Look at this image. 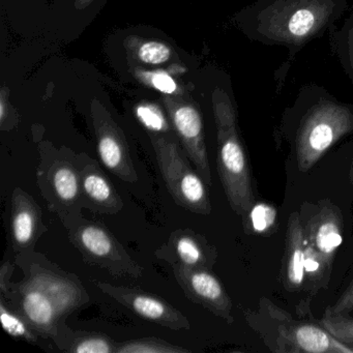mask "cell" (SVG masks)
I'll return each mask as SVG.
<instances>
[{
  "instance_id": "cell-1",
  "label": "cell",
  "mask_w": 353,
  "mask_h": 353,
  "mask_svg": "<svg viewBox=\"0 0 353 353\" xmlns=\"http://www.w3.org/2000/svg\"><path fill=\"white\" fill-rule=\"evenodd\" d=\"M34 256L16 260L26 276L12 283L11 297L5 301L39 336L53 340L59 324L88 305L90 296L77 276Z\"/></svg>"
},
{
  "instance_id": "cell-2",
  "label": "cell",
  "mask_w": 353,
  "mask_h": 353,
  "mask_svg": "<svg viewBox=\"0 0 353 353\" xmlns=\"http://www.w3.org/2000/svg\"><path fill=\"white\" fill-rule=\"evenodd\" d=\"M218 133V172L229 205L245 218L254 205L251 172L237 129L236 112L229 97L216 90L212 96Z\"/></svg>"
},
{
  "instance_id": "cell-3",
  "label": "cell",
  "mask_w": 353,
  "mask_h": 353,
  "mask_svg": "<svg viewBox=\"0 0 353 353\" xmlns=\"http://www.w3.org/2000/svg\"><path fill=\"white\" fill-rule=\"evenodd\" d=\"M37 185L47 208L67 230L84 218L77 154L67 148L41 146Z\"/></svg>"
},
{
  "instance_id": "cell-4",
  "label": "cell",
  "mask_w": 353,
  "mask_h": 353,
  "mask_svg": "<svg viewBox=\"0 0 353 353\" xmlns=\"http://www.w3.org/2000/svg\"><path fill=\"white\" fill-rule=\"evenodd\" d=\"M161 174L167 190L177 205L194 214L208 216L212 212L210 193L181 144L159 134H150Z\"/></svg>"
},
{
  "instance_id": "cell-5",
  "label": "cell",
  "mask_w": 353,
  "mask_h": 353,
  "mask_svg": "<svg viewBox=\"0 0 353 353\" xmlns=\"http://www.w3.org/2000/svg\"><path fill=\"white\" fill-rule=\"evenodd\" d=\"M353 132L350 109L332 102L320 103L305 115L296 136L297 165L307 172L343 136Z\"/></svg>"
},
{
  "instance_id": "cell-6",
  "label": "cell",
  "mask_w": 353,
  "mask_h": 353,
  "mask_svg": "<svg viewBox=\"0 0 353 353\" xmlns=\"http://www.w3.org/2000/svg\"><path fill=\"white\" fill-rule=\"evenodd\" d=\"M68 237L86 263L103 268L117 278L140 279L143 276L144 268L102 223L82 218L68 229Z\"/></svg>"
},
{
  "instance_id": "cell-7",
  "label": "cell",
  "mask_w": 353,
  "mask_h": 353,
  "mask_svg": "<svg viewBox=\"0 0 353 353\" xmlns=\"http://www.w3.org/2000/svg\"><path fill=\"white\" fill-rule=\"evenodd\" d=\"M163 101L183 150L198 174L208 187H210L212 170L199 110L191 101L185 100L181 97H164Z\"/></svg>"
},
{
  "instance_id": "cell-8",
  "label": "cell",
  "mask_w": 353,
  "mask_h": 353,
  "mask_svg": "<svg viewBox=\"0 0 353 353\" xmlns=\"http://www.w3.org/2000/svg\"><path fill=\"white\" fill-rule=\"evenodd\" d=\"M92 121L99 158L102 164L121 181L136 183L137 171L123 130L100 104L94 105Z\"/></svg>"
},
{
  "instance_id": "cell-9",
  "label": "cell",
  "mask_w": 353,
  "mask_h": 353,
  "mask_svg": "<svg viewBox=\"0 0 353 353\" xmlns=\"http://www.w3.org/2000/svg\"><path fill=\"white\" fill-rule=\"evenodd\" d=\"M94 283L103 293L148 321L172 330H191L190 320L179 310L158 295L145 292L141 289L117 286L101 281L94 280Z\"/></svg>"
},
{
  "instance_id": "cell-10",
  "label": "cell",
  "mask_w": 353,
  "mask_h": 353,
  "mask_svg": "<svg viewBox=\"0 0 353 353\" xmlns=\"http://www.w3.org/2000/svg\"><path fill=\"white\" fill-rule=\"evenodd\" d=\"M47 231L38 202L22 188H15L11 199L10 239L16 260L32 257L37 243Z\"/></svg>"
},
{
  "instance_id": "cell-11",
  "label": "cell",
  "mask_w": 353,
  "mask_h": 353,
  "mask_svg": "<svg viewBox=\"0 0 353 353\" xmlns=\"http://www.w3.org/2000/svg\"><path fill=\"white\" fill-rule=\"evenodd\" d=\"M173 274L185 296L206 310L232 323V301L221 281L210 270H197L173 264Z\"/></svg>"
},
{
  "instance_id": "cell-12",
  "label": "cell",
  "mask_w": 353,
  "mask_h": 353,
  "mask_svg": "<svg viewBox=\"0 0 353 353\" xmlns=\"http://www.w3.org/2000/svg\"><path fill=\"white\" fill-rule=\"evenodd\" d=\"M80 190L83 208L94 214H117L123 210V199L98 161L88 154H77Z\"/></svg>"
},
{
  "instance_id": "cell-13",
  "label": "cell",
  "mask_w": 353,
  "mask_h": 353,
  "mask_svg": "<svg viewBox=\"0 0 353 353\" xmlns=\"http://www.w3.org/2000/svg\"><path fill=\"white\" fill-rule=\"evenodd\" d=\"M159 259L169 264H181L197 270H212L216 263V250L203 235L192 229H177L168 241L154 252Z\"/></svg>"
},
{
  "instance_id": "cell-14",
  "label": "cell",
  "mask_w": 353,
  "mask_h": 353,
  "mask_svg": "<svg viewBox=\"0 0 353 353\" xmlns=\"http://www.w3.org/2000/svg\"><path fill=\"white\" fill-rule=\"evenodd\" d=\"M278 332L287 352L353 353V347L336 339L323 326L307 322H282Z\"/></svg>"
},
{
  "instance_id": "cell-15",
  "label": "cell",
  "mask_w": 353,
  "mask_h": 353,
  "mask_svg": "<svg viewBox=\"0 0 353 353\" xmlns=\"http://www.w3.org/2000/svg\"><path fill=\"white\" fill-rule=\"evenodd\" d=\"M326 0H299V3H292L288 13H280L274 21L279 20L276 37L283 40L301 42L315 34L321 28L332 12ZM276 23V22H272Z\"/></svg>"
},
{
  "instance_id": "cell-16",
  "label": "cell",
  "mask_w": 353,
  "mask_h": 353,
  "mask_svg": "<svg viewBox=\"0 0 353 353\" xmlns=\"http://www.w3.org/2000/svg\"><path fill=\"white\" fill-rule=\"evenodd\" d=\"M303 230L305 243L312 245L332 268L334 255L343 241V218L340 210L330 202H324Z\"/></svg>"
},
{
  "instance_id": "cell-17",
  "label": "cell",
  "mask_w": 353,
  "mask_h": 353,
  "mask_svg": "<svg viewBox=\"0 0 353 353\" xmlns=\"http://www.w3.org/2000/svg\"><path fill=\"white\" fill-rule=\"evenodd\" d=\"M305 230L296 212L289 216L282 264V281L285 289L295 292L305 283Z\"/></svg>"
},
{
  "instance_id": "cell-18",
  "label": "cell",
  "mask_w": 353,
  "mask_h": 353,
  "mask_svg": "<svg viewBox=\"0 0 353 353\" xmlns=\"http://www.w3.org/2000/svg\"><path fill=\"white\" fill-rule=\"evenodd\" d=\"M53 342L61 350L72 353H115L117 346L107 334L73 330L65 320L59 324Z\"/></svg>"
},
{
  "instance_id": "cell-19",
  "label": "cell",
  "mask_w": 353,
  "mask_h": 353,
  "mask_svg": "<svg viewBox=\"0 0 353 353\" xmlns=\"http://www.w3.org/2000/svg\"><path fill=\"white\" fill-rule=\"evenodd\" d=\"M189 349L171 344L162 339L148 336L117 343L115 353H189Z\"/></svg>"
},
{
  "instance_id": "cell-20",
  "label": "cell",
  "mask_w": 353,
  "mask_h": 353,
  "mask_svg": "<svg viewBox=\"0 0 353 353\" xmlns=\"http://www.w3.org/2000/svg\"><path fill=\"white\" fill-rule=\"evenodd\" d=\"M0 319L5 332L13 338L36 343L40 336L19 314L10 307L3 296L0 297Z\"/></svg>"
},
{
  "instance_id": "cell-21",
  "label": "cell",
  "mask_w": 353,
  "mask_h": 353,
  "mask_svg": "<svg viewBox=\"0 0 353 353\" xmlns=\"http://www.w3.org/2000/svg\"><path fill=\"white\" fill-rule=\"evenodd\" d=\"M278 212L270 204L254 203L243 221H249L252 230L256 233H268L276 224Z\"/></svg>"
},
{
  "instance_id": "cell-22",
  "label": "cell",
  "mask_w": 353,
  "mask_h": 353,
  "mask_svg": "<svg viewBox=\"0 0 353 353\" xmlns=\"http://www.w3.org/2000/svg\"><path fill=\"white\" fill-rule=\"evenodd\" d=\"M136 115L140 123L150 131V133L165 136L170 130L164 113L159 106L152 103H142L138 105Z\"/></svg>"
},
{
  "instance_id": "cell-23",
  "label": "cell",
  "mask_w": 353,
  "mask_h": 353,
  "mask_svg": "<svg viewBox=\"0 0 353 353\" xmlns=\"http://www.w3.org/2000/svg\"><path fill=\"white\" fill-rule=\"evenodd\" d=\"M332 268L325 260L312 245L305 243V279L314 285H319L323 280H328Z\"/></svg>"
},
{
  "instance_id": "cell-24",
  "label": "cell",
  "mask_w": 353,
  "mask_h": 353,
  "mask_svg": "<svg viewBox=\"0 0 353 353\" xmlns=\"http://www.w3.org/2000/svg\"><path fill=\"white\" fill-rule=\"evenodd\" d=\"M321 325L336 339L353 347V318L348 316L324 314Z\"/></svg>"
},
{
  "instance_id": "cell-25",
  "label": "cell",
  "mask_w": 353,
  "mask_h": 353,
  "mask_svg": "<svg viewBox=\"0 0 353 353\" xmlns=\"http://www.w3.org/2000/svg\"><path fill=\"white\" fill-rule=\"evenodd\" d=\"M137 55L142 63H148V65H161L169 61L171 50L166 44L150 41L140 45Z\"/></svg>"
},
{
  "instance_id": "cell-26",
  "label": "cell",
  "mask_w": 353,
  "mask_h": 353,
  "mask_svg": "<svg viewBox=\"0 0 353 353\" xmlns=\"http://www.w3.org/2000/svg\"><path fill=\"white\" fill-rule=\"evenodd\" d=\"M137 77L144 83L160 90L163 94H172L176 92L177 84L172 77L165 72H137Z\"/></svg>"
},
{
  "instance_id": "cell-27",
  "label": "cell",
  "mask_w": 353,
  "mask_h": 353,
  "mask_svg": "<svg viewBox=\"0 0 353 353\" xmlns=\"http://www.w3.org/2000/svg\"><path fill=\"white\" fill-rule=\"evenodd\" d=\"M351 311H353V281L336 303L326 310V313L332 315L346 316Z\"/></svg>"
},
{
  "instance_id": "cell-28",
  "label": "cell",
  "mask_w": 353,
  "mask_h": 353,
  "mask_svg": "<svg viewBox=\"0 0 353 353\" xmlns=\"http://www.w3.org/2000/svg\"><path fill=\"white\" fill-rule=\"evenodd\" d=\"M14 268L13 264L10 261L3 262L1 268H0V293L1 296L8 301L11 297V285L12 276H13Z\"/></svg>"
},
{
  "instance_id": "cell-29",
  "label": "cell",
  "mask_w": 353,
  "mask_h": 353,
  "mask_svg": "<svg viewBox=\"0 0 353 353\" xmlns=\"http://www.w3.org/2000/svg\"><path fill=\"white\" fill-rule=\"evenodd\" d=\"M7 92L5 88L1 90V97H0V125L1 129H6L8 119H9V104L7 102Z\"/></svg>"
},
{
  "instance_id": "cell-30",
  "label": "cell",
  "mask_w": 353,
  "mask_h": 353,
  "mask_svg": "<svg viewBox=\"0 0 353 353\" xmlns=\"http://www.w3.org/2000/svg\"><path fill=\"white\" fill-rule=\"evenodd\" d=\"M94 0H75V8L77 10H85Z\"/></svg>"
},
{
  "instance_id": "cell-31",
  "label": "cell",
  "mask_w": 353,
  "mask_h": 353,
  "mask_svg": "<svg viewBox=\"0 0 353 353\" xmlns=\"http://www.w3.org/2000/svg\"><path fill=\"white\" fill-rule=\"evenodd\" d=\"M352 44H353V43H352ZM352 51H353V49H352Z\"/></svg>"
}]
</instances>
